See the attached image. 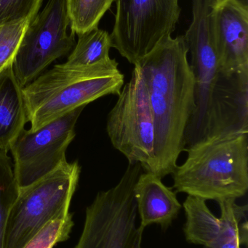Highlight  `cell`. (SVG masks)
Here are the masks:
<instances>
[{"mask_svg":"<svg viewBox=\"0 0 248 248\" xmlns=\"http://www.w3.org/2000/svg\"><path fill=\"white\" fill-rule=\"evenodd\" d=\"M216 0H192V20L183 35L195 79V109L185 147L224 134L248 133V74L221 71L214 43L212 12Z\"/></svg>","mask_w":248,"mask_h":248,"instance_id":"1","label":"cell"},{"mask_svg":"<svg viewBox=\"0 0 248 248\" xmlns=\"http://www.w3.org/2000/svg\"><path fill=\"white\" fill-rule=\"evenodd\" d=\"M183 35L165 38L135 65L142 73L154 123V160L148 171L172 174L195 109V79Z\"/></svg>","mask_w":248,"mask_h":248,"instance_id":"2","label":"cell"},{"mask_svg":"<svg viewBox=\"0 0 248 248\" xmlns=\"http://www.w3.org/2000/svg\"><path fill=\"white\" fill-rule=\"evenodd\" d=\"M116 60L93 65H55L22 88L28 122L38 129L69 112L104 97L119 95L125 77Z\"/></svg>","mask_w":248,"mask_h":248,"instance_id":"3","label":"cell"},{"mask_svg":"<svg viewBox=\"0 0 248 248\" xmlns=\"http://www.w3.org/2000/svg\"><path fill=\"white\" fill-rule=\"evenodd\" d=\"M185 151L186 160L172 173L176 192L217 202L246 195L248 133L209 137Z\"/></svg>","mask_w":248,"mask_h":248,"instance_id":"4","label":"cell"},{"mask_svg":"<svg viewBox=\"0 0 248 248\" xmlns=\"http://www.w3.org/2000/svg\"><path fill=\"white\" fill-rule=\"evenodd\" d=\"M80 171L78 161L66 160L39 180L20 187L7 217L4 248H23L47 223L69 211Z\"/></svg>","mask_w":248,"mask_h":248,"instance_id":"5","label":"cell"},{"mask_svg":"<svg viewBox=\"0 0 248 248\" xmlns=\"http://www.w3.org/2000/svg\"><path fill=\"white\" fill-rule=\"evenodd\" d=\"M140 163L128 165L116 186L99 192L86 208L81 235L74 248H143L137 226L134 186L142 173Z\"/></svg>","mask_w":248,"mask_h":248,"instance_id":"6","label":"cell"},{"mask_svg":"<svg viewBox=\"0 0 248 248\" xmlns=\"http://www.w3.org/2000/svg\"><path fill=\"white\" fill-rule=\"evenodd\" d=\"M106 131L112 145L126 157L128 164L140 163L148 171L154 157V118L147 86L137 65L108 115Z\"/></svg>","mask_w":248,"mask_h":248,"instance_id":"7","label":"cell"},{"mask_svg":"<svg viewBox=\"0 0 248 248\" xmlns=\"http://www.w3.org/2000/svg\"><path fill=\"white\" fill-rule=\"evenodd\" d=\"M112 47L135 65L171 36L181 15L179 0H116Z\"/></svg>","mask_w":248,"mask_h":248,"instance_id":"8","label":"cell"},{"mask_svg":"<svg viewBox=\"0 0 248 248\" xmlns=\"http://www.w3.org/2000/svg\"><path fill=\"white\" fill-rule=\"evenodd\" d=\"M68 27L66 0H49L29 22L13 61L16 79L22 88L75 46L76 34L71 31L68 33Z\"/></svg>","mask_w":248,"mask_h":248,"instance_id":"9","label":"cell"},{"mask_svg":"<svg viewBox=\"0 0 248 248\" xmlns=\"http://www.w3.org/2000/svg\"><path fill=\"white\" fill-rule=\"evenodd\" d=\"M85 106H82L38 129H23L10 151L15 176L20 187L53 171L66 158V151L75 137V126Z\"/></svg>","mask_w":248,"mask_h":248,"instance_id":"10","label":"cell"},{"mask_svg":"<svg viewBox=\"0 0 248 248\" xmlns=\"http://www.w3.org/2000/svg\"><path fill=\"white\" fill-rule=\"evenodd\" d=\"M212 29L221 71L230 77L248 74V11L231 0L216 1Z\"/></svg>","mask_w":248,"mask_h":248,"instance_id":"11","label":"cell"},{"mask_svg":"<svg viewBox=\"0 0 248 248\" xmlns=\"http://www.w3.org/2000/svg\"><path fill=\"white\" fill-rule=\"evenodd\" d=\"M134 198L140 217V231L151 224H157L163 232L171 227L182 208L171 188L165 186L162 179L151 172L141 173L134 186Z\"/></svg>","mask_w":248,"mask_h":248,"instance_id":"12","label":"cell"},{"mask_svg":"<svg viewBox=\"0 0 248 248\" xmlns=\"http://www.w3.org/2000/svg\"><path fill=\"white\" fill-rule=\"evenodd\" d=\"M27 122L22 87L11 62L0 71V150L10 151Z\"/></svg>","mask_w":248,"mask_h":248,"instance_id":"13","label":"cell"},{"mask_svg":"<svg viewBox=\"0 0 248 248\" xmlns=\"http://www.w3.org/2000/svg\"><path fill=\"white\" fill-rule=\"evenodd\" d=\"M183 207L186 218L183 227L186 241L204 247L212 244L222 230L221 218L211 212L205 200L198 197L188 195Z\"/></svg>","mask_w":248,"mask_h":248,"instance_id":"14","label":"cell"},{"mask_svg":"<svg viewBox=\"0 0 248 248\" xmlns=\"http://www.w3.org/2000/svg\"><path fill=\"white\" fill-rule=\"evenodd\" d=\"M235 199L218 201L223 227L216 240L205 248H241L248 243L247 204L238 205Z\"/></svg>","mask_w":248,"mask_h":248,"instance_id":"15","label":"cell"},{"mask_svg":"<svg viewBox=\"0 0 248 248\" xmlns=\"http://www.w3.org/2000/svg\"><path fill=\"white\" fill-rule=\"evenodd\" d=\"M77 36L78 41L65 62L66 65L84 66L110 58L109 52L112 43L111 35L107 31L96 27Z\"/></svg>","mask_w":248,"mask_h":248,"instance_id":"16","label":"cell"},{"mask_svg":"<svg viewBox=\"0 0 248 248\" xmlns=\"http://www.w3.org/2000/svg\"><path fill=\"white\" fill-rule=\"evenodd\" d=\"M116 0H66L70 29L75 34L99 27L106 11Z\"/></svg>","mask_w":248,"mask_h":248,"instance_id":"17","label":"cell"},{"mask_svg":"<svg viewBox=\"0 0 248 248\" xmlns=\"http://www.w3.org/2000/svg\"><path fill=\"white\" fill-rule=\"evenodd\" d=\"M19 189L11 158L7 152L0 150V248H4L7 217Z\"/></svg>","mask_w":248,"mask_h":248,"instance_id":"18","label":"cell"},{"mask_svg":"<svg viewBox=\"0 0 248 248\" xmlns=\"http://www.w3.org/2000/svg\"><path fill=\"white\" fill-rule=\"evenodd\" d=\"M73 227L72 215L66 211L47 223L23 248H53L69 238Z\"/></svg>","mask_w":248,"mask_h":248,"instance_id":"19","label":"cell"},{"mask_svg":"<svg viewBox=\"0 0 248 248\" xmlns=\"http://www.w3.org/2000/svg\"><path fill=\"white\" fill-rule=\"evenodd\" d=\"M43 0H0V26L29 20L39 13Z\"/></svg>","mask_w":248,"mask_h":248,"instance_id":"20","label":"cell"},{"mask_svg":"<svg viewBox=\"0 0 248 248\" xmlns=\"http://www.w3.org/2000/svg\"><path fill=\"white\" fill-rule=\"evenodd\" d=\"M29 20L0 26V71L13 62Z\"/></svg>","mask_w":248,"mask_h":248,"instance_id":"21","label":"cell"},{"mask_svg":"<svg viewBox=\"0 0 248 248\" xmlns=\"http://www.w3.org/2000/svg\"><path fill=\"white\" fill-rule=\"evenodd\" d=\"M240 8L248 11V0H231Z\"/></svg>","mask_w":248,"mask_h":248,"instance_id":"22","label":"cell"},{"mask_svg":"<svg viewBox=\"0 0 248 248\" xmlns=\"http://www.w3.org/2000/svg\"><path fill=\"white\" fill-rule=\"evenodd\" d=\"M217 1H222V0H216Z\"/></svg>","mask_w":248,"mask_h":248,"instance_id":"23","label":"cell"}]
</instances>
